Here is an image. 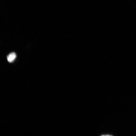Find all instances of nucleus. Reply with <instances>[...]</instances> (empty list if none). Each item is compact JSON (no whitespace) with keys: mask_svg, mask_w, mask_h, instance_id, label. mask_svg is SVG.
<instances>
[{"mask_svg":"<svg viewBox=\"0 0 136 136\" xmlns=\"http://www.w3.org/2000/svg\"><path fill=\"white\" fill-rule=\"evenodd\" d=\"M16 57V55L15 52H13L9 54L7 57L8 61L12 62L14 61Z\"/></svg>","mask_w":136,"mask_h":136,"instance_id":"f257e3e1","label":"nucleus"}]
</instances>
